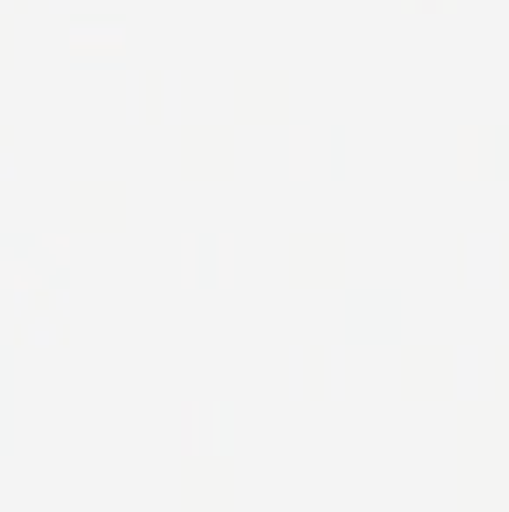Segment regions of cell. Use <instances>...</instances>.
Listing matches in <instances>:
<instances>
[{"mask_svg": "<svg viewBox=\"0 0 509 512\" xmlns=\"http://www.w3.org/2000/svg\"><path fill=\"white\" fill-rule=\"evenodd\" d=\"M203 446H210L213 457H227L234 446V408L217 401L206 408V425H203Z\"/></svg>", "mask_w": 509, "mask_h": 512, "instance_id": "obj_1", "label": "cell"}, {"mask_svg": "<svg viewBox=\"0 0 509 512\" xmlns=\"http://www.w3.org/2000/svg\"><path fill=\"white\" fill-rule=\"evenodd\" d=\"M185 415V425H182V446L189 457H196L199 446H203V439H199V432H203V425H199V415H203V408L196 405V401H189V405L182 408Z\"/></svg>", "mask_w": 509, "mask_h": 512, "instance_id": "obj_2", "label": "cell"}]
</instances>
